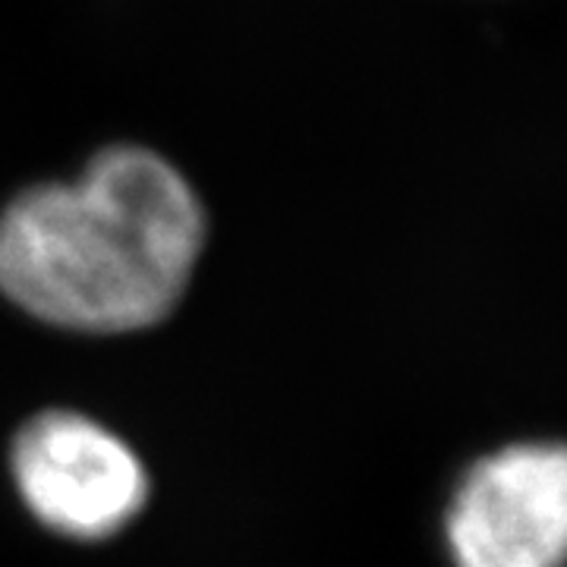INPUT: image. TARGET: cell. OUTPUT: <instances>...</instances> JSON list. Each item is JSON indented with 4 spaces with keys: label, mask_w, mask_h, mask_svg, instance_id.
I'll list each match as a JSON object with an SVG mask.
<instances>
[{
    "label": "cell",
    "mask_w": 567,
    "mask_h": 567,
    "mask_svg": "<svg viewBox=\"0 0 567 567\" xmlns=\"http://www.w3.org/2000/svg\"><path fill=\"white\" fill-rule=\"evenodd\" d=\"M205 244L196 189L140 145L99 152L76 181L0 212V290L41 322L123 334L181 303Z\"/></svg>",
    "instance_id": "6da1fadb"
},
{
    "label": "cell",
    "mask_w": 567,
    "mask_h": 567,
    "mask_svg": "<svg viewBox=\"0 0 567 567\" xmlns=\"http://www.w3.org/2000/svg\"><path fill=\"white\" fill-rule=\"evenodd\" d=\"M13 480L48 529L99 543L145 505L148 480L133 447L80 413H41L13 442Z\"/></svg>",
    "instance_id": "7a4b0ae2"
},
{
    "label": "cell",
    "mask_w": 567,
    "mask_h": 567,
    "mask_svg": "<svg viewBox=\"0 0 567 567\" xmlns=\"http://www.w3.org/2000/svg\"><path fill=\"white\" fill-rule=\"evenodd\" d=\"M457 567H561L567 457L561 445H511L470 466L447 511Z\"/></svg>",
    "instance_id": "3957f363"
}]
</instances>
